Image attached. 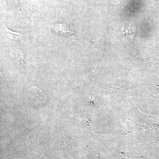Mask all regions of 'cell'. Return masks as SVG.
<instances>
[{"label": "cell", "mask_w": 159, "mask_h": 159, "mask_svg": "<svg viewBox=\"0 0 159 159\" xmlns=\"http://www.w3.org/2000/svg\"><path fill=\"white\" fill-rule=\"evenodd\" d=\"M136 33V29L134 26L131 25H125L122 34L125 37H129L134 39Z\"/></svg>", "instance_id": "2"}, {"label": "cell", "mask_w": 159, "mask_h": 159, "mask_svg": "<svg viewBox=\"0 0 159 159\" xmlns=\"http://www.w3.org/2000/svg\"><path fill=\"white\" fill-rule=\"evenodd\" d=\"M52 29H54L56 32L64 36L72 34H77V35H79L74 30L71 29L68 25L66 24H57L52 27Z\"/></svg>", "instance_id": "1"}, {"label": "cell", "mask_w": 159, "mask_h": 159, "mask_svg": "<svg viewBox=\"0 0 159 159\" xmlns=\"http://www.w3.org/2000/svg\"><path fill=\"white\" fill-rule=\"evenodd\" d=\"M5 27L6 28V33L9 35V38L12 40L13 42L16 43L17 40L19 39L22 36L23 34L21 33L10 31L9 29H7L6 26Z\"/></svg>", "instance_id": "3"}]
</instances>
